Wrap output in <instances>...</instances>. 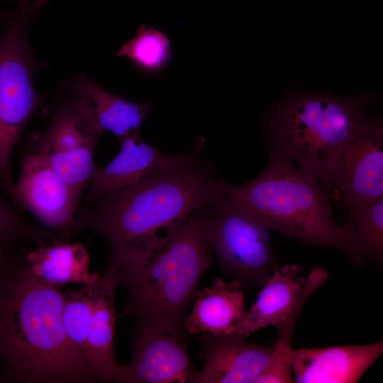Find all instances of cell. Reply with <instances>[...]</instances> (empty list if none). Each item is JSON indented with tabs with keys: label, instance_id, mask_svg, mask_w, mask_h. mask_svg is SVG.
I'll return each mask as SVG.
<instances>
[{
	"label": "cell",
	"instance_id": "6da1fadb",
	"mask_svg": "<svg viewBox=\"0 0 383 383\" xmlns=\"http://www.w3.org/2000/svg\"><path fill=\"white\" fill-rule=\"evenodd\" d=\"M197 140L179 163L131 187L78 208L74 233L89 230L110 247L109 265L120 285L138 270L150 253L217 194L224 179L203 157Z\"/></svg>",
	"mask_w": 383,
	"mask_h": 383
},
{
	"label": "cell",
	"instance_id": "7a4b0ae2",
	"mask_svg": "<svg viewBox=\"0 0 383 383\" xmlns=\"http://www.w3.org/2000/svg\"><path fill=\"white\" fill-rule=\"evenodd\" d=\"M67 294L37 279L26 264L0 279V359L25 383H87L96 379L69 339L62 313Z\"/></svg>",
	"mask_w": 383,
	"mask_h": 383
},
{
	"label": "cell",
	"instance_id": "3957f363",
	"mask_svg": "<svg viewBox=\"0 0 383 383\" xmlns=\"http://www.w3.org/2000/svg\"><path fill=\"white\" fill-rule=\"evenodd\" d=\"M220 192L236 199L269 231L338 249L355 265H362L353 235L333 217L326 192L279 153L271 151L266 169L254 179L239 186L224 179Z\"/></svg>",
	"mask_w": 383,
	"mask_h": 383
},
{
	"label": "cell",
	"instance_id": "277c9868",
	"mask_svg": "<svg viewBox=\"0 0 383 383\" xmlns=\"http://www.w3.org/2000/svg\"><path fill=\"white\" fill-rule=\"evenodd\" d=\"M203 208L157 246L123 284L130 299L121 315L135 319V335L184 331L186 312L212 263L202 229Z\"/></svg>",
	"mask_w": 383,
	"mask_h": 383
},
{
	"label": "cell",
	"instance_id": "5b68a950",
	"mask_svg": "<svg viewBox=\"0 0 383 383\" xmlns=\"http://www.w3.org/2000/svg\"><path fill=\"white\" fill-rule=\"evenodd\" d=\"M372 101L363 95L293 94L270 121L272 150L296 162L299 169L329 187L338 157Z\"/></svg>",
	"mask_w": 383,
	"mask_h": 383
},
{
	"label": "cell",
	"instance_id": "8992f818",
	"mask_svg": "<svg viewBox=\"0 0 383 383\" xmlns=\"http://www.w3.org/2000/svg\"><path fill=\"white\" fill-rule=\"evenodd\" d=\"M16 9L0 38V187L12 195L13 150L23 130L43 105L33 76L38 64L28 41L35 13L48 0H17Z\"/></svg>",
	"mask_w": 383,
	"mask_h": 383
},
{
	"label": "cell",
	"instance_id": "52a82bcc",
	"mask_svg": "<svg viewBox=\"0 0 383 383\" xmlns=\"http://www.w3.org/2000/svg\"><path fill=\"white\" fill-rule=\"evenodd\" d=\"M201 225L221 268L242 288L262 286L279 267L269 230L230 194L220 192L203 208Z\"/></svg>",
	"mask_w": 383,
	"mask_h": 383
},
{
	"label": "cell",
	"instance_id": "ba28073f",
	"mask_svg": "<svg viewBox=\"0 0 383 383\" xmlns=\"http://www.w3.org/2000/svg\"><path fill=\"white\" fill-rule=\"evenodd\" d=\"M103 133L72 92L58 104L45 131L28 140V148L43 156L79 202L96 167L94 154Z\"/></svg>",
	"mask_w": 383,
	"mask_h": 383
},
{
	"label": "cell",
	"instance_id": "9c48e42d",
	"mask_svg": "<svg viewBox=\"0 0 383 383\" xmlns=\"http://www.w3.org/2000/svg\"><path fill=\"white\" fill-rule=\"evenodd\" d=\"M348 209L383 198V122L365 114L344 145L329 187Z\"/></svg>",
	"mask_w": 383,
	"mask_h": 383
},
{
	"label": "cell",
	"instance_id": "30bf717a",
	"mask_svg": "<svg viewBox=\"0 0 383 383\" xmlns=\"http://www.w3.org/2000/svg\"><path fill=\"white\" fill-rule=\"evenodd\" d=\"M59 239L69 241L74 234L75 215L79 202L68 185L38 152H25L17 183L11 196Z\"/></svg>",
	"mask_w": 383,
	"mask_h": 383
},
{
	"label": "cell",
	"instance_id": "8fae6325",
	"mask_svg": "<svg viewBox=\"0 0 383 383\" xmlns=\"http://www.w3.org/2000/svg\"><path fill=\"white\" fill-rule=\"evenodd\" d=\"M185 331L135 335L132 358L121 365L118 383H194L198 370L189 355Z\"/></svg>",
	"mask_w": 383,
	"mask_h": 383
},
{
	"label": "cell",
	"instance_id": "7c38bea8",
	"mask_svg": "<svg viewBox=\"0 0 383 383\" xmlns=\"http://www.w3.org/2000/svg\"><path fill=\"white\" fill-rule=\"evenodd\" d=\"M296 265L279 267L262 286L252 305L235 330L247 338L267 327L277 326L302 300H307L327 280L328 273L321 266L313 267L306 277Z\"/></svg>",
	"mask_w": 383,
	"mask_h": 383
},
{
	"label": "cell",
	"instance_id": "4fadbf2b",
	"mask_svg": "<svg viewBox=\"0 0 383 383\" xmlns=\"http://www.w3.org/2000/svg\"><path fill=\"white\" fill-rule=\"evenodd\" d=\"M121 149L106 166L96 167L84 196L86 206L135 185L184 160L186 152L167 155L145 143L140 131L120 140Z\"/></svg>",
	"mask_w": 383,
	"mask_h": 383
},
{
	"label": "cell",
	"instance_id": "5bb4252c",
	"mask_svg": "<svg viewBox=\"0 0 383 383\" xmlns=\"http://www.w3.org/2000/svg\"><path fill=\"white\" fill-rule=\"evenodd\" d=\"M199 358L204 365L194 383H253L267 365L274 345L249 343L245 337L231 333L198 335Z\"/></svg>",
	"mask_w": 383,
	"mask_h": 383
},
{
	"label": "cell",
	"instance_id": "9a60e30c",
	"mask_svg": "<svg viewBox=\"0 0 383 383\" xmlns=\"http://www.w3.org/2000/svg\"><path fill=\"white\" fill-rule=\"evenodd\" d=\"M383 353V341L364 345L292 349L293 376L299 383H354Z\"/></svg>",
	"mask_w": 383,
	"mask_h": 383
},
{
	"label": "cell",
	"instance_id": "2e32d148",
	"mask_svg": "<svg viewBox=\"0 0 383 383\" xmlns=\"http://www.w3.org/2000/svg\"><path fill=\"white\" fill-rule=\"evenodd\" d=\"M120 282L116 270L109 265L96 282L94 308L83 350L89 370L96 380L103 382H116L121 369L113 350L115 326L118 318L114 294Z\"/></svg>",
	"mask_w": 383,
	"mask_h": 383
},
{
	"label": "cell",
	"instance_id": "e0dca14e",
	"mask_svg": "<svg viewBox=\"0 0 383 383\" xmlns=\"http://www.w3.org/2000/svg\"><path fill=\"white\" fill-rule=\"evenodd\" d=\"M245 313L240 282L235 279L228 282L216 277L211 287L196 292L193 309L184 318V329L190 335L231 333Z\"/></svg>",
	"mask_w": 383,
	"mask_h": 383
},
{
	"label": "cell",
	"instance_id": "ac0fdd59",
	"mask_svg": "<svg viewBox=\"0 0 383 383\" xmlns=\"http://www.w3.org/2000/svg\"><path fill=\"white\" fill-rule=\"evenodd\" d=\"M89 263L90 256L83 243L59 238L38 245L26 255L25 262L37 279L55 287L95 283L100 275L91 272Z\"/></svg>",
	"mask_w": 383,
	"mask_h": 383
},
{
	"label": "cell",
	"instance_id": "d6986e66",
	"mask_svg": "<svg viewBox=\"0 0 383 383\" xmlns=\"http://www.w3.org/2000/svg\"><path fill=\"white\" fill-rule=\"evenodd\" d=\"M72 88V92L84 101L97 125L119 140L140 131L152 108L151 104L131 102L109 92L82 72L74 78Z\"/></svg>",
	"mask_w": 383,
	"mask_h": 383
},
{
	"label": "cell",
	"instance_id": "ffe728a7",
	"mask_svg": "<svg viewBox=\"0 0 383 383\" xmlns=\"http://www.w3.org/2000/svg\"><path fill=\"white\" fill-rule=\"evenodd\" d=\"M345 227L353 237L362 264L383 262V198L348 209Z\"/></svg>",
	"mask_w": 383,
	"mask_h": 383
},
{
	"label": "cell",
	"instance_id": "44dd1931",
	"mask_svg": "<svg viewBox=\"0 0 383 383\" xmlns=\"http://www.w3.org/2000/svg\"><path fill=\"white\" fill-rule=\"evenodd\" d=\"M172 55L170 38L160 30L140 25L136 35L127 41L116 52L125 57L139 70L145 72H157L169 64Z\"/></svg>",
	"mask_w": 383,
	"mask_h": 383
},
{
	"label": "cell",
	"instance_id": "7402d4cb",
	"mask_svg": "<svg viewBox=\"0 0 383 383\" xmlns=\"http://www.w3.org/2000/svg\"><path fill=\"white\" fill-rule=\"evenodd\" d=\"M97 281L69 292L62 309V320L67 335L82 353L94 308Z\"/></svg>",
	"mask_w": 383,
	"mask_h": 383
},
{
	"label": "cell",
	"instance_id": "603a6c76",
	"mask_svg": "<svg viewBox=\"0 0 383 383\" xmlns=\"http://www.w3.org/2000/svg\"><path fill=\"white\" fill-rule=\"evenodd\" d=\"M55 238L52 232L25 221L0 196V244L30 240L40 245Z\"/></svg>",
	"mask_w": 383,
	"mask_h": 383
},
{
	"label": "cell",
	"instance_id": "cb8c5ba5",
	"mask_svg": "<svg viewBox=\"0 0 383 383\" xmlns=\"http://www.w3.org/2000/svg\"><path fill=\"white\" fill-rule=\"evenodd\" d=\"M9 243H2L0 244V279L4 272V269L6 262V246Z\"/></svg>",
	"mask_w": 383,
	"mask_h": 383
},
{
	"label": "cell",
	"instance_id": "d4e9b609",
	"mask_svg": "<svg viewBox=\"0 0 383 383\" xmlns=\"http://www.w3.org/2000/svg\"><path fill=\"white\" fill-rule=\"evenodd\" d=\"M13 11H6L0 9V23H6L12 16Z\"/></svg>",
	"mask_w": 383,
	"mask_h": 383
}]
</instances>
